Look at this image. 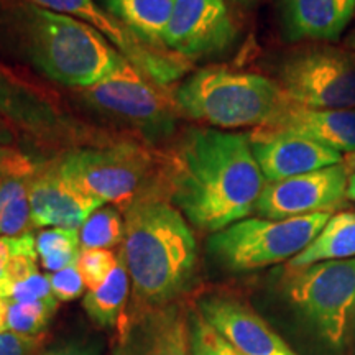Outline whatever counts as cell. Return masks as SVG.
I'll return each mask as SVG.
<instances>
[{
  "instance_id": "33",
  "label": "cell",
  "mask_w": 355,
  "mask_h": 355,
  "mask_svg": "<svg viewBox=\"0 0 355 355\" xmlns=\"http://www.w3.org/2000/svg\"><path fill=\"white\" fill-rule=\"evenodd\" d=\"M19 254H37L35 237L32 234H24L19 237H0V278L8 260Z\"/></svg>"
},
{
  "instance_id": "34",
  "label": "cell",
  "mask_w": 355,
  "mask_h": 355,
  "mask_svg": "<svg viewBox=\"0 0 355 355\" xmlns=\"http://www.w3.org/2000/svg\"><path fill=\"white\" fill-rule=\"evenodd\" d=\"M38 355H97V349L84 343H68L48 349L46 352Z\"/></svg>"
},
{
  "instance_id": "20",
  "label": "cell",
  "mask_w": 355,
  "mask_h": 355,
  "mask_svg": "<svg viewBox=\"0 0 355 355\" xmlns=\"http://www.w3.org/2000/svg\"><path fill=\"white\" fill-rule=\"evenodd\" d=\"M347 259H355V211H339L327 219L309 245L290 260L288 268Z\"/></svg>"
},
{
  "instance_id": "6",
  "label": "cell",
  "mask_w": 355,
  "mask_h": 355,
  "mask_svg": "<svg viewBox=\"0 0 355 355\" xmlns=\"http://www.w3.org/2000/svg\"><path fill=\"white\" fill-rule=\"evenodd\" d=\"M127 58L99 83L79 89L84 104L96 112L135 128L145 139L165 140L175 132L176 104Z\"/></svg>"
},
{
  "instance_id": "15",
  "label": "cell",
  "mask_w": 355,
  "mask_h": 355,
  "mask_svg": "<svg viewBox=\"0 0 355 355\" xmlns=\"http://www.w3.org/2000/svg\"><path fill=\"white\" fill-rule=\"evenodd\" d=\"M196 309L243 355H298L260 314L234 296H202Z\"/></svg>"
},
{
  "instance_id": "18",
  "label": "cell",
  "mask_w": 355,
  "mask_h": 355,
  "mask_svg": "<svg viewBox=\"0 0 355 355\" xmlns=\"http://www.w3.org/2000/svg\"><path fill=\"white\" fill-rule=\"evenodd\" d=\"M355 13V0H282L285 37L291 42H334Z\"/></svg>"
},
{
  "instance_id": "4",
  "label": "cell",
  "mask_w": 355,
  "mask_h": 355,
  "mask_svg": "<svg viewBox=\"0 0 355 355\" xmlns=\"http://www.w3.org/2000/svg\"><path fill=\"white\" fill-rule=\"evenodd\" d=\"M173 99L178 112L219 128L268 127L291 104L273 79L225 66L194 71L178 86Z\"/></svg>"
},
{
  "instance_id": "11",
  "label": "cell",
  "mask_w": 355,
  "mask_h": 355,
  "mask_svg": "<svg viewBox=\"0 0 355 355\" xmlns=\"http://www.w3.org/2000/svg\"><path fill=\"white\" fill-rule=\"evenodd\" d=\"M350 166L345 163L266 183L257 202L255 212L265 219L334 212L347 196Z\"/></svg>"
},
{
  "instance_id": "14",
  "label": "cell",
  "mask_w": 355,
  "mask_h": 355,
  "mask_svg": "<svg viewBox=\"0 0 355 355\" xmlns=\"http://www.w3.org/2000/svg\"><path fill=\"white\" fill-rule=\"evenodd\" d=\"M0 115L35 139L60 144L83 137V127L40 89L0 68Z\"/></svg>"
},
{
  "instance_id": "5",
  "label": "cell",
  "mask_w": 355,
  "mask_h": 355,
  "mask_svg": "<svg viewBox=\"0 0 355 355\" xmlns=\"http://www.w3.org/2000/svg\"><path fill=\"white\" fill-rule=\"evenodd\" d=\"M331 216L321 212L291 219L247 217L211 234L207 252L222 268L234 273L282 263L301 254Z\"/></svg>"
},
{
  "instance_id": "1",
  "label": "cell",
  "mask_w": 355,
  "mask_h": 355,
  "mask_svg": "<svg viewBox=\"0 0 355 355\" xmlns=\"http://www.w3.org/2000/svg\"><path fill=\"white\" fill-rule=\"evenodd\" d=\"M170 183L186 220L216 234L255 211L266 180L248 133L194 128L183 139Z\"/></svg>"
},
{
  "instance_id": "23",
  "label": "cell",
  "mask_w": 355,
  "mask_h": 355,
  "mask_svg": "<svg viewBox=\"0 0 355 355\" xmlns=\"http://www.w3.org/2000/svg\"><path fill=\"white\" fill-rule=\"evenodd\" d=\"M30 180L10 176L0 180V237H19L28 234L32 224Z\"/></svg>"
},
{
  "instance_id": "36",
  "label": "cell",
  "mask_w": 355,
  "mask_h": 355,
  "mask_svg": "<svg viewBox=\"0 0 355 355\" xmlns=\"http://www.w3.org/2000/svg\"><path fill=\"white\" fill-rule=\"evenodd\" d=\"M7 301L0 298V332L7 331Z\"/></svg>"
},
{
  "instance_id": "8",
  "label": "cell",
  "mask_w": 355,
  "mask_h": 355,
  "mask_svg": "<svg viewBox=\"0 0 355 355\" xmlns=\"http://www.w3.org/2000/svg\"><path fill=\"white\" fill-rule=\"evenodd\" d=\"M288 296L326 343L339 347L355 311V259L290 270Z\"/></svg>"
},
{
  "instance_id": "24",
  "label": "cell",
  "mask_w": 355,
  "mask_h": 355,
  "mask_svg": "<svg viewBox=\"0 0 355 355\" xmlns=\"http://www.w3.org/2000/svg\"><path fill=\"white\" fill-rule=\"evenodd\" d=\"M38 259L46 272H60L71 265H76L81 254L79 230L48 227L35 237Z\"/></svg>"
},
{
  "instance_id": "35",
  "label": "cell",
  "mask_w": 355,
  "mask_h": 355,
  "mask_svg": "<svg viewBox=\"0 0 355 355\" xmlns=\"http://www.w3.org/2000/svg\"><path fill=\"white\" fill-rule=\"evenodd\" d=\"M15 140H17L15 128H13L12 123L8 122L3 115H0V144L12 146L15 144Z\"/></svg>"
},
{
  "instance_id": "19",
  "label": "cell",
  "mask_w": 355,
  "mask_h": 355,
  "mask_svg": "<svg viewBox=\"0 0 355 355\" xmlns=\"http://www.w3.org/2000/svg\"><path fill=\"white\" fill-rule=\"evenodd\" d=\"M268 127L308 137L343 157L355 153V109H309L291 102Z\"/></svg>"
},
{
  "instance_id": "28",
  "label": "cell",
  "mask_w": 355,
  "mask_h": 355,
  "mask_svg": "<svg viewBox=\"0 0 355 355\" xmlns=\"http://www.w3.org/2000/svg\"><path fill=\"white\" fill-rule=\"evenodd\" d=\"M115 265H117V254L109 248H84L76 261L84 285L89 291H94L104 285Z\"/></svg>"
},
{
  "instance_id": "21",
  "label": "cell",
  "mask_w": 355,
  "mask_h": 355,
  "mask_svg": "<svg viewBox=\"0 0 355 355\" xmlns=\"http://www.w3.org/2000/svg\"><path fill=\"white\" fill-rule=\"evenodd\" d=\"M130 275H128L127 261L121 250L117 254V265L105 279L104 285L97 290L89 291L83 298V308L96 326L101 329H117L119 324L125 318L128 295H130Z\"/></svg>"
},
{
  "instance_id": "38",
  "label": "cell",
  "mask_w": 355,
  "mask_h": 355,
  "mask_svg": "<svg viewBox=\"0 0 355 355\" xmlns=\"http://www.w3.org/2000/svg\"><path fill=\"white\" fill-rule=\"evenodd\" d=\"M234 2H241V3H245V2H252V0H234Z\"/></svg>"
},
{
  "instance_id": "37",
  "label": "cell",
  "mask_w": 355,
  "mask_h": 355,
  "mask_svg": "<svg viewBox=\"0 0 355 355\" xmlns=\"http://www.w3.org/2000/svg\"><path fill=\"white\" fill-rule=\"evenodd\" d=\"M345 196H347L349 201L355 202V168L352 171H350L349 175V181H347V193H345Z\"/></svg>"
},
{
  "instance_id": "2",
  "label": "cell",
  "mask_w": 355,
  "mask_h": 355,
  "mask_svg": "<svg viewBox=\"0 0 355 355\" xmlns=\"http://www.w3.org/2000/svg\"><path fill=\"white\" fill-rule=\"evenodd\" d=\"M123 257L139 306L180 301L198 275V242L189 222L171 202L137 198L125 209Z\"/></svg>"
},
{
  "instance_id": "10",
  "label": "cell",
  "mask_w": 355,
  "mask_h": 355,
  "mask_svg": "<svg viewBox=\"0 0 355 355\" xmlns=\"http://www.w3.org/2000/svg\"><path fill=\"white\" fill-rule=\"evenodd\" d=\"M25 2L64 13L94 26L135 68H139L159 86H168L189 69L188 61L146 43L121 20L115 19L112 13L101 7L96 0H25Z\"/></svg>"
},
{
  "instance_id": "9",
  "label": "cell",
  "mask_w": 355,
  "mask_h": 355,
  "mask_svg": "<svg viewBox=\"0 0 355 355\" xmlns=\"http://www.w3.org/2000/svg\"><path fill=\"white\" fill-rule=\"evenodd\" d=\"M61 171L83 193L125 209L139 196L150 171V158L140 146H83L66 152L58 162Z\"/></svg>"
},
{
  "instance_id": "22",
  "label": "cell",
  "mask_w": 355,
  "mask_h": 355,
  "mask_svg": "<svg viewBox=\"0 0 355 355\" xmlns=\"http://www.w3.org/2000/svg\"><path fill=\"white\" fill-rule=\"evenodd\" d=\"M102 2L105 10L112 13L115 19L121 20L141 40L159 50H166L163 37L170 24L175 0H102Z\"/></svg>"
},
{
  "instance_id": "17",
  "label": "cell",
  "mask_w": 355,
  "mask_h": 355,
  "mask_svg": "<svg viewBox=\"0 0 355 355\" xmlns=\"http://www.w3.org/2000/svg\"><path fill=\"white\" fill-rule=\"evenodd\" d=\"M105 206L73 184L58 162L43 166L30 180V209L35 227L79 230L87 217Z\"/></svg>"
},
{
  "instance_id": "25",
  "label": "cell",
  "mask_w": 355,
  "mask_h": 355,
  "mask_svg": "<svg viewBox=\"0 0 355 355\" xmlns=\"http://www.w3.org/2000/svg\"><path fill=\"white\" fill-rule=\"evenodd\" d=\"M125 220L117 207L102 206L96 209L79 229L81 250L84 248H112L123 242Z\"/></svg>"
},
{
  "instance_id": "13",
  "label": "cell",
  "mask_w": 355,
  "mask_h": 355,
  "mask_svg": "<svg viewBox=\"0 0 355 355\" xmlns=\"http://www.w3.org/2000/svg\"><path fill=\"white\" fill-rule=\"evenodd\" d=\"M112 355H193L189 311L180 301L137 304L119 324Z\"/></svg>"
},
{
  "instance_id": "3",
  "label": "cell",
  "mask_w": 355,
  "mask_h": 355,
  "mask_svg": "<svg viewBox=\"0 0 355 355\" xmlns=\"http://www.w3.org/2000/svg\"><path fill=\"white\" fill-rule=\"evenodd\" d=\"M0 26L28 63L69 87L99 83L125 58L94 26L25 0H0Z\"/></svg>"
},
{
  "instance_id": "26",
  "label": "cell",
  "mask_w": 355,
  "mask_h": 355,
  "mask_svg": "<svg viewBox=\"0 0 355 355\" xmlns=\"http://www.w3.org/2000/svg\"><path fill=\"white\" fill-rule=\"evenodd\" d=\"M7 331L21 336H43L55 318L60 301L56 298L32 301V303H15L7 301Z\"/></svg>"
},
{
  "instance_id": "7",
  "label": "cell",
  "mask_w": 355,
  "mask_h": 355,
  "mask_svg": "<svg viewBox=\"0 0 355 355\" xmlns=\"http://www.w3.org/2000/svg\"><path fill=\"white\" fill-rule=\"evenodd\" d=\"M288 99L309 109H355V48L321 44L295 53L279 68Z\"/></svg>"
},
{
  "instance_id": "27",
  "label": "cell",
  "mask_w": 355,
  "mask_h": 355,
  "mask_svg": "<svg viewBox=\"0 0 355 355\" xmlns=\"http://www.w3.org/2000/svg\"><path fill=\"white\" fill-rule=\"evenodd\" d=\"M189 329L193 355H243L232 347L196 308L189 311Z\"/></svg>"
},
{
  "instance_id": "31",
  "label": "cell",
  "mask_w": 355,
  "mask_h": 355,
  "mask_svg": "<svg viewBox=\"0 0 355 355\" xmlns=\"http://www.w3.org/2000/svg\"><path fill=\"white\" fill-rule=\"evenodd\" d=\"M40 168L20 150L0 144V180L10 176L32 178Z\"/></svg>"
},
{
  "instance_id": "29",
  "label": "cell",
  "mask_w": 355,
  "mask_h": 355,
  "mask_svg": "<svg viewBox=\"0 0 355 355\" xmlns=\"http://www.w3.org/2000/svg\"><path fill=\"white\" fill-rule=\"evenodd\" d=\"M48 278H50L53 295L61 303H69V301L78 300L84 293V288H86L76 265H71L68 268L48 275Z\"/></svg>"
},
{
  "instance_id": "16",
  "label": "cell",
  "mask_w": 355,
  "mask_h": 355,
  "mask_svg": "<svg viewBox=\"0 0 355 355\" xmlns=\"http://www.w3.org/2000/svg\"><path fill=\"white\" fill-rule=\"evenodd\" d=\"M248 141L266 183L344 162L340 153L295 132L260 127L248 133Z\"/></svg>"
},
{
  "instance_id": "32",
  "label": "cell",
  "mask_w": 355,
  "mask_h": 355,
  "mask_svg": "<svg viewBox=\"0 0 355 355\" xmlns=\"http://www.w3.org/2000/svg\"><path fill=\"white\" fill-rule=\"evenodd\" d=\"M43 344V336L32 337L15 332H0V355H38Z\"/></svg>"
},
{
  "instance_id": "30",
  "label": "cell",
  "mask_w": 355,
  "mask_h": 355,
  "mask_svg": "<svg viewBox=\"0 0 355 355\" xmlns=\"http://www.w3.org/2000/svg\"><path fill=\"white\" fill-rule=\"evenodd\" d=\"M55 298L51 290L50 278L46 275L37 273L33 277L24 279L12 286L8 293L7 301H15V303H32V301H43Z\"/></svg>"
},
{
  "instance_id": "12",
  "label": "cell",
  "mask_w": 355,
  "mask_h": 355,
  "mask_svg": "<svg viewBox=\"0 0 355 355\" xmlns=\"http://www.w3.org/2000/svg\"><path fill=\"white\" fill-rule=\"evenodd\" d=\"M237 38L224 0H175L163 44L186 61L216 56Z\"/></svg>"
}]
</instances>
